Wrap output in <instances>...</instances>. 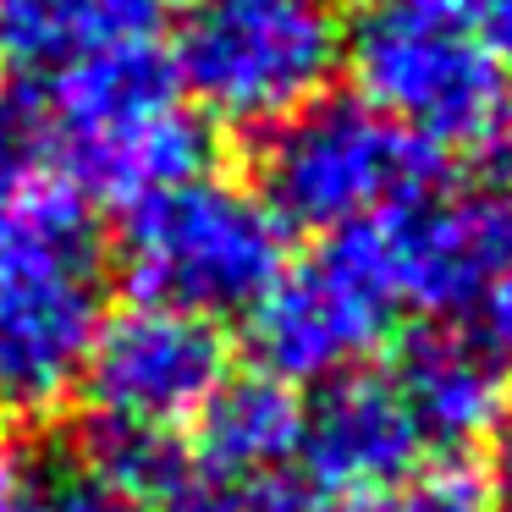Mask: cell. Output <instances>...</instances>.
I'll list each match as a JSON object with an SVG mask.
<instances>
[{
    "label": "cell",
    "instance_id": "obj_5",
    "mask_svg": "<svg viewBox=\"0 0 512 512\" xmlns=\"http://www.w3.org/2000/svg\"><path fill=\"white\" fill-rule=\"evenodd\" d=\"M358 100L419 144L474 149L507 116V67L457 0H364L342 34Z\"/></svg>",
    "mask_w": 512,
    "mask_h": 512
},
{
    "label": "cell",
    "instance_id": "obj_20",
    "mask_svg": "<svg viewBox=\"0 0 512 512\" xmlns=\"http://www.w3.org/2000/svg\"><path fill=\"white\" fill-rule=\"evenodd\" d=\"M325 512H391L386 496H325Z\"/></svg>",
    "mask_w": 512,
    "mask_h": 512
},
{
    "label": "cell",
    "instance_id": "obj_10",
    "mask_svg": "<svg viewBox=\"0 0 512 512\" xmlns=\"http://www.w3.org/2000/svg\"><path fill=\"white\" fill-rule=\"evenodd\" d=\"M386 369L397 380L408 413L419 419L424 441L441 446V452L479 446L507 413L501 364L474 336H419Z\"/></svg>",
    "mask_w": 512,
    "mask_h": 512
},
{
    "label": "cell",
    "instance_id": "obj_19",
    "mask_svg": "<svg viewBox=\"0 0 512 512\" xmlns=\"http://www.w3.org/2000/svg\"><path fill=\"white\" fill-rule=\"evenodd\" d=\"M34 501H39V490H34L23 452L0 441V512H34Z\"/></svg>",
    "mask_w": 512,
    "mask_h": 512
},
{
    "label": "cell",
    "instance_id": "obj_2",
    "mask_svg": "<svg viewBox=\"0 0 512 512\" xmlns=\"http://www.w3.org/2000/svg\"><path fill=\"white\" fill-rule=\"evenodd\" d=\"M39 127L67 188L127 210L210 166L204 116L182 100L171 56L155 39L94 50L50 72Z\"/></svg>",
    "mask_w": 512,
    "mask_h": 512
},
{
    "label": "cell",
    "instance_id": "obj_4",
    "mask_svg": "<svg viewBox=\"0 0 512 512\" xmlns=\"http://www.w3.org/2000/svg\"><path fill=\"white\" fill-rule=\"evenodd\" d=\"M122 265L138 303L215 325L221 314H248L276 287L287 270V226L259 188L199 171L127 210Z\"/></svg>",
    "mask_w": 512,
    "mask_h": 512
},
{
    "label": "cell",
    "instance_id": "obj_14",
    "mask_svg": "<svg viewBox=\"0 0 512 512\" xmlns=\"http://www.w3.org/2000/svg\"><path fill=\"white\" fill-rule=\"evenodd\" d=\"M391 512H501V496L485 463H474L468 452H446L402 479Z\"/></svg>",
    "mask_w": 512,
    "mask_h": 512
},
{
    "label": "cell",
    "instance_id": "obj_11",
    "mask_svg": "<svg viewBox=\"0 0 512 512\" xmlns=\"http://www.w3.org/2000/svg\"><path fill=\"white\" fill-rule=\"evenodd\" d=\"M160 0H0V72L39 78L111 45L155 39Z\"/></svg>",
    "mask_w": 512,
    "mask_h": 512
},
{
    "label": "cell",
    "instance_id": "obj_17",
    "mask_svg": "<svg viewBox=\"0 0 512 512\" xmlns=\"http://www.w3.org/2000/svg\"><path fill=\"white\" fill-rule=\"evenodd\" d=\"M34 512H144L133 496L111 490L105 479L94 474H67L61 485H50L45 496L34 501Z\"/></svg>",
    "mask_w": 512,
    "mask_h": 512
},
{
    "label": "cell",
    "instance_id": "obj_8",
    "mask_svg": "<svg viewBox=\"0 0 512 512\" xmlns=\"http://www.w3.org/2000/svg\"><path fill=\"white\" fill-rule=\"evenodd\" d=\"M232 380V358L210 320L160 303H127L105 314L89 347L78 391L89 402V430L171 441L199 424L210 397Z\"/></svg>",
    "mask_w": 512,
    "mask_h": 512
},
{
    "label": "cell",
    "instance_id": "obj_21",
    "mask_svg": "<svg viewBox=\"0 0 512 512\" xmlns=\"http://www.w3.org/2000/svg\"><path fill=\"white\" fill-rule=\"evenodd\" d=\"M490 479H496L501 512H507V507H512V435H507V446H501V457H496V468H490Z\"/></svg>",
    "mask_w": 512,
    "mask_h": 512
},
{
    "label": "cell",
    "instance_id": "obj_6",
    "mask_svg": "<svg viewBox=\"0 0 512 512\" xmlns=\"http://www.w3.org/2000/svg\"><path fill=\"white\" fill-rule=\"evenodd\" d=\"M441 155L369 111L358 94H325L270 127L259 155V199L281 226L342 237L402 204L430 199Z\"/></svg>",
    "mask_w": 512,
    "mask_h": 512
},
{
    "label": "cell",
    "instance_id": "obj_1",
    "mask_svg": "<svg viewBox=\"0 0 512 512\" xmlns=\"http://www.w3.org/2000/svg\"><path fill=\"white\" fill-rule=\"evenodd\" d=\"M105 320L89 199L39 171L0 215V402L50 413L78 391Z\"/></svg>",
    "mask_w": 512,
    "mask_h": 512
},
{
    "label": "cell",
    "instance_id": "obj_12",
    "mask_svg": "<svg viewBox=\"0 0 512 512\" xmlns=\"http://www.w3.org/2000/svg\"><path fill=\"white\" fill-rule=\"evenodd\" d=\"M303 452V402L270 375L226 380L199 413V468L215 479H270Z\"/></svg>",
    "mask_w": 512,
    "mask_h": 512
},
{
    "label": "cell",
    "instance_id": "obj_13",
    "mask_svg": "<svg viewBox=\"0 0 512 512\" xmlns=\"http://www.w3.org/2000/svg\"><path fill=\"white\" fill-rule=\"evenodd\" d=\"M463 314L474 325L468 336L496 364H507L512 358V188L485 193V259H479V281Z\"/></svg>",
    "mask_w": 512,
    "mask_h": 512
},
{
    "label": "cell",
    "instance_id": "obj_3",
    "mask_svg": "<svg viewBox=\"0 0 512 512\" xmlns=\"http://www.w3.org/2000/svg\"><path fill=\"white\" fill-rule=\"evenodd\" d=\"M342 34L336 0H193L171 72L199 116L232 133H270L325 100Z\"/></svg>",
    "mask_w": 512,
    "mask_h": 512
},
{
    "label": "cell",
    "instance_id": "obj_15",
    "mask_svg": "<svg viewBox=\"0 0 512 512\" xmlns=\"http://www.w3.org/2000/svg\"><path fill=\"white\" fill-rule=\"evenodd\" d=\"M39 171H45V160H39V116L28 111V100L0 89V215L23 199Z\"/></svg>",
    "mask_w": 512,
    "mask_h": 512
},
{
    "label": "cell",
    "instance_id": "obj_16",
    "mask_svg": "<svg viewBox=\"0 0 512 512\" xmlns=\"http://www.w3.org/2000/svg\"><path fill=\"white\" fill-rule=\"evenodd\" d=\"M237 496H243V485H232V479H215L204 468H177L155 496V512H237Z\"/></svg>",
    "mask_w": 512,
    "mask_h": 512
},
{
    "label": "cell",
    "instance_id": "obj_7",
    "mask_svg": "<svg viewBox=\"0 0 512 512\" xmlns=\"http://www.w3.org/2000/svg\"><path fill=\"white\" fill-rule=\"evenodd\" d=\"M397 292L375 259L364 226L331 237L303 265L281 270L276 287L248 309V342L270 380H342L375 358L397 325Z\"/></svg>",
    "mask_w": 512,
    "mask_h": 512
},
{
    "label": "cell",
    "instance_id": "obj_18",
    "mask_svg": "<svg viewBox=\"0 0 512 512\" xmlns=\"http://www.w3.org/2000/svg\"><path fill=\"white\" fill-rule=\"evenodd\" d=\"M457 12H463L468 28L485 39L490 56L507 67L512 61V0H457Z\"/></svg>",
    "mask_w": 512,
    "mask_h": 512
},
{
    "label": "cell",
    "instance_id": "obj_9",
    "mask_svg": "<svg viewBox=\"0 0 512 512\" xmlns=\"http://www.w3.org/2000/svg\"><path fill=\"white\" fill-rule=\"evenodd\" d=\"M419 419L408 413L391 369H353L325 380L320 402L303 408V463L325 496H380L424 463Z\"/></svg>",
    "mask_w": 512,
    "mask_h": 512
},
{
    "label": "cell",
    "instance_id": "obj_22",
    "mask_svg": "<svg viewBox=\"0 0 512 512\" xmlns=\"http://www.w3.org/2000/svg\"><path fill=\"white\" fill-rule=\"evenodd\" d=\"M507 144H512V105H507Z\"/></svg>",
    "mask_w": 512,
    "mask_h": 512
}]
</instances>
